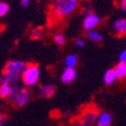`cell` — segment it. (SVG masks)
Segmentation results:
<instances>
[{
	"mask_svg": "<svg viewBox=\"0 0 126 126\" xmlns=\"http://www.w3.org/2000/svg\"><path fill=\"white\" fill-rule=\"evenodd\" d=\"M30 1H31V0H21L22 6H23V7H27L30 5Z\"/></svg>",
	"mask_w": 126,
	"mask_h": 126,
	"instance_id": "ffe728a7",
	"label": "cell"
},
{
	"mask_svg": "<svg viewBox=\"0 0 126 126\" xmlns=\"http://www.w3.org/2000/svg\"><path fill=\"white\" fill-rule=\"evenodd\" d=\"M25 68H26V65L22 62H17V60L8 62L3 68V74L0 79L1 84L10 85V83L16 82L21 77Z\"/></svg>",
	"mask_w": 126,
	"mask_h": 126,
	"instance_id": "6da1fadb",
	"label": "cell"
},
{
	"mask_svg": "<svg viewBox=\"0 0 126 126\" xmlns=\"http://www.w3.org/2000/svg\"><path fill=\"white\" fill-rule=\"evenodd\" d=\"M5 123V117L3 116H0V126H2Z\"/></svg>",
	"mask_w": 126,
	"mask_h": 126,
	"instance_id": "d4e9b609",
	"label": "cell"
},
{
	"mask_svg": "<svg viewBox=\"0 0 126 126\" xmlns=\"http://www.w3.org/2000/svg\"><path fill=\"white\" fill-rule=\"evenodd\" d=\"M56 92V89L53 85H42L40 89V94L44 98H51Z\"/></svg>",
	"mask_w": 126,
	"mask_h": 126,
	"instance_id": "52a82bcc",
	"label": "cell"
},
{
	"mask_svg": "<svg viewBox=\"0 0 126 126\" xmlns=\"http://www.w3.org/2000/svg\"><path fill=\"white\" fill-rule=\"evenodd\" d=\"M77 63V57L74 56V55H70L66 58V65H67V68H73Z\"/></svg>",
	"mask_w": 126,
	"mask_h": 126,
	"instance_id": "5bb4252c",
	"label": "cell"
},
{
	"mask_svg": "<svg viewBox=\"0 0 126 126\" xmlns=\"http://www.w3.org/2000/svg\"><path fill=\"white\" fill-rule=\"evenodd\" d=\"M98 123L103 126H109L111 124V115L108 112H102L98 116Z\"/></svg>",
	"mask_w": 126,
	"mask_h": 126,
	"instance_id": "ba28073f",
	"label": "cell"
},
{
	"mask_svg": "<svg viewBox=\"0 0 126 126\" xmlns=\"http://www.w3.org/2000/svg\"><path fill=\"white\" fill-rule=\"evenodd\" d=\"M12 86L8 84H1L0 85V98H8L10 94Z\"/></svg>",
	"mask_w": 126,
	"mask_h": 126,
	"instance_id": "7c38bea8",
	"label": "cell"
},
{
	"mask_svg": "<svg viewBox=\"0 0 126 126\" xmlns=\"http://www.w3.org/2000/svg\"><path fill=\"white\" fill-rule=\"evenodd\" d=\"M79 5V0H55L53 2V14L58 17H64L72 14Z\"/></svg>",
	"mask_w": 126,
	"mask_h": 126,
	"instance_id": "7a4b0ae2",
	"label": "cell"
},
{
	"mask_svg": "<svg viewBox=\"0 0 126 126\" xmlns=\"http://www.w3.org/2000/svg\"><path fill=\"white\" fill-rule=\"evenodd\" d=\"M98 118V115L95 114V112H89V114H86L84 116V123H88V124H91L92 125V123L93 122H95V119Z\"/></svg>",
	"mask_w": 126,
	"mask_h": 126,
	"instance_id": "4fadbf2b",
	"label": "cell"
},
{
	"mask_svg": "<svg viewBox=\"0 0 126 126\" xmlns=\"http://www.w3.org/2000/svg\"><path fill=\"white\" fill-rule=\"evenodd\" d=\"M119 60H120V63L125 64V62H126V51H125V50L120 52V55H119Z\"/></svg>",
	"mask_w": 126,
	"mask_h": 126,
	"instance_id": "d6986e66",
	"label": "cell"
},
{
	"mask_svg": "<svg viewBox=\"0 0 126 126\" xmlns=\"http://www.w3.org/2000/svg\"><path fill=\"white\" fill-rule=\"evenodd\" d=\"M115 31L118 33V34H124L126 32V21L125 19H118L114 25Z\"/></svg>",
	"mask_w": 126,
	"mask_h": 126,
	"instance_id": "30bf717a",
	"label": "cell"
},
{
	"mask_svg": "<svg viewBox=\"0 0 126 126\" xmlns=\"http://www.w3.org/2000/svg\"><path fill=\"white\" fill-rule=\"evenodd\" d=\"M8 10H9V6L6 2H0V17L5 16L8 13Z\"/></svg>",
	"mask_w": 126,
	"mask_h": 126,
	"instance_id": "2e32d148",
	"label": "cell"
},
{
	"mask_svg": "<svg viewBox=\"0 0 126 126\" xmlns=\"http://www.w3.org/2000/svg\"><path fill=\"white\" fill-rule=\"evenodd\" d=\"M53 40H55V42H56L57 44H60V46L65 44V42H66V39H65V36L63 34H56L55 38H53Z\"/></svg>",
	"mask_w": 126,
	"mask_h": 126,
	"instance_id": "e0dca14e",
	"label": "cell"
},
{
	"mask_svg": "<svg viewBox=\"0 0 126 126\" xmlns=\"http://www.w3.org/2000/svg\"><path fill=\"white\" fill-rule=\"evenodd\" d=\"M116 79H117V77H116L115 70L114 69H108L105 74V84H107V85L112 84Z\"/></svg>",
	"mask_w": 126,
	"mask_h": 126,
	"instance_id": "8fae6325",
	"label": "cell"
},
{
	"mask_svg": "<svg viewBox=\"0 0 126 126\" xmlns=\"http://www.w3.org/2000/svg\"><path fill=\"white\" fill-rule=\"evenodd\" d=\"M122 9L123 10L126 9V0H122Z\"/></svg>",
	"mask_w": 126,
	"mask_h": 126,
	"instance_id": "cb8c5ba5",
	"label": "cell"
},
{
	"mask_svg": "<svg viewBox=\"0 0 126 126\" xmlns=\"http://www.w3.org/2000/svg\"><path fill=\"white\" fill-rule=\"evenodd\" d=\"M83 13L86 15H90V14H92V9L91 8H85L84 10H83Z\"/></svg>",
	"mask_w": 126,
	"mask_h": 126,
	"instance_id": "7402d4cb",
	"label": "cell"
},
{
	"mask_svg": "<svg viewBox=\"0 0 126 126\" xmlns=\"http://www.w3.org/2000/svg\"><path fill=\"white\" fill-rule=\"evenodd\" d=\"M75 44H76L77 47H84V42L82 40H76L75 41Z\"/></svg>",
	"mask_w": 126,
	"mask_h": 126,
	"instance_id": "44dd1931",
	"label": "cell"
},
{
	"mask_svg": "<svg viewBox=\"0 0 126 126\" xmlns=\"http://www.w3.org/2000/svg\"><path fill=\"white\" fill-rule=\"evenodd\" d=\"M95 126H103V125H101V124H99V123H97V125Z\"/></svg>",
	"mask_w": 126,
	"mask_h": 126,
	"instance_id": "484cf974",
	"label": "cell"
},
{
	"mask_svg": "<svg viewBox=\"0 0 126 126\" xmlns=\"http://www.w3.org/2000/svg\"><path fill=\"white\" fill-rule=\"evenodd\" d=\"M86 36H88L90 40H92V41H101L102 40V36H101V34H99L98 32H93V31H91V32H89L88 34H86Z\"/></svg>",
	"mask_w": 126,
	"mask_h": 126,
	"instance_id": "9a60e30c",
	"label": "cell"
},
{
	"mask_svg": "<svg viewBox=\"0 0 126 126\" xmlns=\"http://www.w3.org/2000/svg\"><path fill=\"white\" fill-rule=\"evenodd\" d=\"M0 116H2V115H1V111H0Z\"/></svg>",
	"mask_w": 126,
	"mask_h": 126,
	"instance_id": "4316f807",
	"label": "cell"
},
{
	"mask_svg": "<svg viewBox=\"0 0 126 126\" xmlns=\"http://www.w3.org/2000/svg\"><path fill=\"white\" fill-rule=\"evenodd\" d=\"M8 98L14 102L16 107H23L24 105H26L30 99V91L22 86H14L10 90Z\"/></svg>",
	"mask_w": 126,
	"mask_h": 126,
	"instance_id": "3957f363",
	"label": "cell"
},
{
	"mask_svg": "<svg viewBox=\"0 0 126 126\" xmlns=\"http://www.w3.org/2000/svg\"><path fill=\"white\" fill-rule=\"evenodd\" d=\"M41 35H42V30L41 29H36V30H34V31H33L32 38L39 39V38H41Z\"/></svg>",
	"mask_w": 126,
	"mask_h": 126,
	"instance_id": "ac0fdd59",
	"label": "cell"
},
{
	"mask_svg": "<svg viewBox=\"0 0 126 126\" xmlns=\"http://www.w3.org/2000/svg\"><path fill=\"white\" fill-rule=\"evenodd\" d=\"M39 76H40V70H39V66L35 64L26 65V68L22 74L24 84L27 86L36 84L39 81Z\"/></svg>",
	"mask_w": 126,
	"mask_h": 126,
	"instance_id": "277c9868",
	"label": "cell"
},
{
	"mask_svg": "<svg viewBox=\"0 0 126 126\" xmlns=\"http://www.w3.org/2000/svg\"><path fill=\"white\" fill-rule=\"evenodd\" d=\"M100 18L99 16H97L95 14H90V15H86V17H85L84 22H83V27L85 30H92L98 25L99 23Z\"/></svg>",
	"mask_w": 126,
	"mask_h": 126,
	"instance_id": "5b68a950",
	"label": "cell"
},
{
	"mask_svg": "<svg viewBox=\"0 0 126 126\" xmlns=\"http://www.w3.org/2000/svg\"><path fill=\"white\" fill-rule=\"evenodd\" d=\"M114 70H115V74H116V77H118L120 79H124L126 76V64L119 63Z\"/></svg>",
	"mask_w": 126,
	"mask_h": 126,
	"instance_id": "9c48e42d",
	"label": "cell"
},
{
	"mask_svg": "<svg viewBox=\"0 0 126 126\" xmlns=\"http://www.w3.org/2000/svg\"><path fill=\"white\" fill-rule=\"evenodd\" d=\"M76 77V72L74 68H66L62 75L63 83H69Z\"/></svg>",
	"mask_w": 126,
	"mask_h": 126,
	"instance_id": "8992f818",
	"label": "cell"
},
{
	"mask_svg": "<svg viewBox=\"0 0 126 126\" xmlns=\"http://www.w3.org/2000/svg\"><path fill=\"white\" fill-rule=\"evenodd\" d=\"M76 126H92L91 124H88V123H84V122H82V123H79Z\"/></svg>",
	"mask_w": 126,
	"mask_h": 126,
	"instance_id": "603a6c76",
	"label": "cell"
}]
</instances>
